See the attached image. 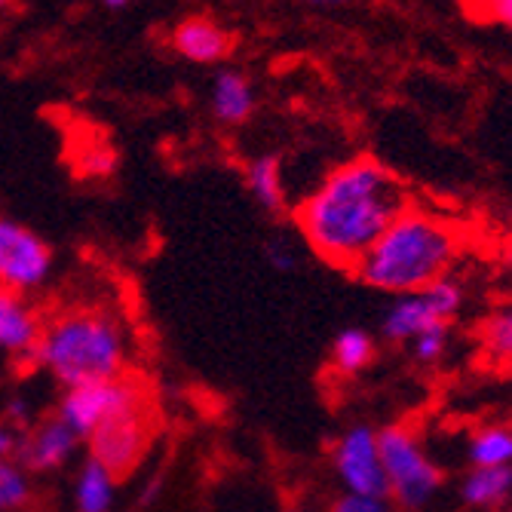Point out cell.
I'll return each instance as SVG.
<instances>
[{
	"label": "cell",
	"mask_w": 512,
	"mask_h": 512,
	"mask_svg": "<svg viewBox=\"0 0 512 512\" xmlns=\"http://www.w3.org/2000/svg\"><path fill=\"white\" fill-rule=\"evenodd\" d=\"M408 206L399 175L375 157H353L316 184L298 206L295 224L316 258L353 273Z\"/></svg>",
	"instance_id": "obj_1"
},
{
	"label": "cell",
	"mask_w": 512,
	"mask_h": 512,
	"mask_svg": "<svg viewBox=\"0 0 512 512\" xmlns=\"http://www.w3.org/2000/svg\"><path fill=\"white\" fill-rule=\"evenodd\" d=\"M463 243V227L454 218L408 206L356 264L353 276L368 289L396 298L417 295L451 276Z\"/></svg>",
	"instance_id": "obj_2"
},
{
	"label": "cell",
	"mask_w": 512,
	"mask_h": 512,
	"mask_svg": "<svg viewBox=\"0 0 512 512\" xmlns=\"http://www.w3.org/2000/svg\"><path fill=\"white\" fill-rule=\"evenodd\" d=\"M132 341L117 313L71 307L43 322L34 365L62 390L129 375Z\"/></svg>",
	"instance_id": "obj_3"
},
{
	"label": "cell",
	"mask_w": 512,
	"mask_h": 512,
	"mask_svg": "<svg viewBox=\"0 0 512 512\" xmlns=\"http://www.w3.org/2000/svg\"><path fill=\"white\" fill-rule=\"evenodd\" d=\"M142 408H148V387L132 375H123L114 381H96L62 390L53 414L86 445V439H92L99 430Z\"/></svg>",
	"instance_id": "obj_4"
},
{
	"label": "cell",
	"mask_w": 512,
	"mask_h": 512,
	"mask_svg": "<svg viewBox=\"0 0 512 512\" xmlns=\"http://www.w3.org/2000/svg\"><path fill=\"white\" fill-rule=\"evenodd\" d=\"M378 448L390 497L402 509L427 506L442 488L445 476L433 463V457L424 451L421 439L405 427H384L378 430Z\"/></svg>",
	"instance_id": "obj_5"
},
{
	"label": "cell",
	"mask_w": 512,
	"mask_h": 512,
	"mask_svg": "<svg viewBox=\"0 0 512 512\" xmlns=\"http://www.w3.org/2000/svg\"><path fill=\"white\" fill-rule=\"evenodd\" d=\"M56 273V249L34 227L0 212V286L25 298L43 292Z\"/></svg>",
	"instance_id": "obj_6"
},
{
	"label": "cell",
	"mask_w": 512,
	"mask_h": 512,
	"mask_svg": "<svg viewBox=\"0 0 512 512\" xmlns=\"http://www.w3.org/2000/svg\"><path fill=\"white\" fill-rule=\"evenodd\" d=\"M460 307H463V289L454 276H445L424 292L396 298L381 319V332L387 341L405 344L414 341L421 332L433 329V325H448Z\"/></svg>",
	"instance_id": "obj_7"
},
{
	"label": "cell",
	"mask_w": 512,
	"mask_h": 512,
	"mask_svg": "<svg viewBox=\"0 0 512 512\" xmlns=\"http://www.w3.org/2000/svg\"><path fill=\"white\" fill-rule=\"evenodd\" d=\"M332 467L344 494L375 497V500L390 497L381 448H378V430H371L365 424L344 430L332 448Z\"/></svg>",
	"instance_id": "obj_8"
},
{
	"label": "cell",
	"mask_w": 512,
	"mask_h": 512,
	"mask_svg": "<svg viewBox=\"0 0 512 512\" xmlns=\"http://www.w3.org/2000/svg\"><path fill=\"white\" fill-rule=\"evenodd\" d=\"M154 442V427H151V408L132 411L111 427L99 430L92 439H86V457L99 460L102 467H108L120 482L132 476L142 460L148 457Z\"/></svg>",
	"instance_id": "obj_9"
},
{
	"label": "cell",
	"mask_w": 512,
	"mask_h": 512,
	"mask_svg": "<svg viewBox=\"0 0 512 512\" xmlns=\"http://www.w3.org/2000/svg\"><path fill=\"white\" fill-rule=\"evenodd\" d=\"M83 454V439L62 424L56 414H43L25 430L19 463L31 476H53L68 470L74 460Z\"/></svg>",
	"instance_id": "obj_10"
},
{
	"label": "cell",
	"mask_w": 512,
	"mask_h": 512,
	"mask_svg": "<svg viewBox=\"0 0 512 512\" xmlns=\"http://www.w3.org/2000/svg\"><path fill=\"white\" fill-rule=\"evenodd\" d=\"M169 46L178 59L212 68V65H224L230 53H234V34L206 13H191L172 25Z\"/></svg>",
	"instance_id": "obj_11"
},
{
	"label": "cell",
	"mask_w": 512,
	"mask_h": 512,
	"mask_svg": "<svg viewBox=\"0 0 512 512\" xmlns=\"http://www.w3.org/2000/svg\"><path fill=\"white\" fill-rule=\"evenodd\" d=\"M43 322L46 319L31 298L0 286V353L10 359L31 362L40 332H43Z\"/></svg>",
	"instance_id": "obj_12"
},
{
	"label": "cell",
	"mask_w": 512,
	"mask_h": 512,
	"mask_svg": "<svg viewBox=\"0 0 512 512\" xmlns=\"http://www.w3.org/2000/svg\"><path fill=\"white\" fill-rule=\"evenodd\" d=\"M258 108V92L249 74L237 68H218L209 83V111L221 126H246Z\"/></svg>",
	"instance_id": "obj_13"
},
{
	"label": "cell",
	"mask_w": 512,
	"mask_h": 512,
	"mask_svg": "<svg viewBox=\"0 0 512 512\" xmlns=\"http://www.w3.org/2000/svg\"><path fill=\"white\" fill-rule=\"evenodd\" d=\"M117 494H120V479L108 467H102L99 460L83 457L77 463L74 488H71L74 512H114Z\"/></svg>",
	"instance_id": "obj_14"
},
{
	"label": "cell",
	"mask_w": 512,
	"mask_h": 512,
	"mask_svg": "<svg viewBox=\"0 0 512 512\" xmlns=\"http://www.w3.org/2000/svg\"><path fill=\"white\" fill-rule=\"evenodd\" d=\"M246 191L252 194V200L267 212V215H279L289 209V197H286V181H283V163L273 154H261L255 160L246 163Z\"/></svg>",
	"instance_id": "obj_15"
},
{
	"label": "cell",
	"mask_w": 512,
	"mask_h": 512,
	"mask_svg": "<svg viewBox=\"0 0 512 512\" xmlns=\"http://www.w3.org/2000/svg\"><path fill=\"white\" fill-rule=\"evenodd\" d=\"M512 497V467H479L460 482V500L476 509H497Z\"/></svg>",
	"instance_id": "obj_16"
},
{
	"label": "cell",
	"mask_w": 512,
	"mask_h": 512,
	"mask_svg": "<svg viewBox=\"0 0 512 512\" xmlns=\"http://www.w3.org/2000/svg\"><path fill=\"white\" fill-rule=\"evenodd\" d=\"M375 338H371L365 329H344L335 335L332 341V353H329V362L338 375L344 378H353L359 371H365L371 362H375Z\"/></svg>",
	"instance_id": "obj_17"
},
{
	"label": "cell",
	"mask_w": 512,
	"mask_h": 512,
	"mask_svg": "<svg viewBox=\"0 0 512 512\" xmlns=\"http://www.w3.org/2000/svg\"><path fill=\"white\" fill-rule=\"evenodd\" d=\"M467 457L473 470L479 467H512V427L509 424H488L470 436Z\"/></svg>",
	"instance_id": "obj_18"
},
{
	"label": "cell",
	"mask_w": 512,
	"mask_h": 512,
	"mask_svg": "<svg viewBox=\"0 0 512 512\" xmlns=\"http://www.w3.org/2000/svg\"><path fill=\"white\" fill-rule=\"evenodd\" d=\"M479 347L491 365H512V304L485 316L479 329Z\"/></svg>",
	"instance_id": "obj_19"
},
{
	"label": "cell",
	"mask_w": 512,
	"mask_h": 512,
	"mask_svg": "<svg viewBox=\"0 0 512 512\" xmlns=\"http://www.w3.org/2000/svg\"><path fill=\"white\" fill-rule=\"evenodd\" d=\"M34 500V476L19 460H0V512H25Z\"/></svg>",
	"instance_id": "obj_20"
},
{
	"label": "cell",
	"mask_w": 512,
	"mask_h": 512,
	"mask_svg": "<svg viewBox=\"0 0 512 512\" xmlns=\"http://www.w3.org/2000/svg\"><path fill=\"white\" fill-rule=\"evenodd\" d=\"M448 341H451V329L448 325H433V329L421 332L414 341H411V350H414V359L421 362H439L448 350Z\"/></svg>",
	"instance_id": "obj_21"
},
{
	"label": "cell",
	"mask_w": 512,
	"mask_h": 512,
	"mask_svg": "<svg viewBox=\"0 0 512 512\" xmlns=\"http://www.w3.org/2000/svg\"><path fill=\"white\" fill-rule=\"evenodd\" d=\"M0 421H7L19 430H28L34 421H37V411H34V402L25 396V393H13L4 405V414H0Z\"/></svg>",
	"instance_id": "obj_22"
},
{
	"label": "cell",
	"mask_w": 512,
	"mask_h": 512,
	"mask_svg": "<svg viewBox=\"0 0 512 512\" xmlns=\"http://www.w3.org/2000/svg\"><path fill=\"white\" fill-rule=\"evenodd\" d=\"M329 512H393L387 506V500H375V497H356V494H341L332 500Z\"/></svg>",
	"instance_id": "obj_23"
},
{
	"label": "cell",
	"mask_w": 512,
	"mask_h": 512,
	"mask_svg": "<svg viewBox=\"0 0 512 512\" xmlns=\"http://www.w3.org/2000/svg\"><path fill=\"white\" fill-rule=\"evenodd\" d=\"M470 16H485V22H497L503 28H512V0H491V4H473L467 7Z\"/></svg>",
	"instance_id": "obj_24"
},
{
	"label": "cell",
	"mask_w": 512,
	"mask_h": 512,
	"mask_svg": "<svg viewBox=\"0 0 512 512\" xmlns=\"http://www.w3.org/2000/svg\"><path fill=\"white\" fill-rule=\"evenodd\" d=\"M22 436L25 430L0 421V460H19V448H22Z\"/></svg>",
	"instance_id": "obj_25"
},
{
	"label": "cell",
	"mask_w": 512,
	"mask_h": 512,
	"mask_svg": "<svg viewBox=\"0 0 512 512\" xmlns=\"http://www.w3.org/2000/svg\"><path fill=\"white\" fill-rule=\"evenodd\" d=\"M267 258H270V264H273L276 270H292V267L298 264L295 249H292V246H286V243H279V240L267 246Z\"/></svg>",
	"instance_id": "obj_26"
},
{
	"label": "cell",
	"mask_w": 512,
	"mask_h": 512,
	"mask_svg": "<svg viewBox=\"0 0 512 512\" xmlns=\"http://www.w3.org/2000/svg\"><path fill=\"white\" fill-rule=\"evenodd\" d=\"M105 10H114V13H120V10H129V4H126V0H111V4H105Z\"/></svg>",
	"instance_id": "obj_27"
},
{
	"label": "cell",
	"mask_w": 512,
	"mask_h": 512,
	"mask_svg": "<svg viewBox=\"0 0 512 512\" xmlns=\"http://www.w3.org/2000/svg\"><path fill=\"white\" fill-rule=\"evenodd\" d=\"M503 258H506V267L512 270V243L506 246V252H503Z\"/></svg>",
	"instance_id": "obj_28"
},
{
	"label": "cell",
	"mask_w": 512,
	"mask_h": 512,
	"mask_svg": "<svg viewBox=\"0 0 512 512\" xmlns=\"http://www.w3.org/2000/svg\"><path fill=\"white\" fill-rule=\"evenodd\" d=\"M503 218H506V221H509V227H512V203L506 206V215H503Z\"/></svg>",
	"instance_id": "obj_29"
},
{
	"label": "cell",
	"mask_w": 512,
	"mask_h": 512,
	"mask_svg": "<svg viewBox=\"0 0 512 512\" xmlns=\"http://www.w3.org/2000/svg\"><path fill=\"white\" fill-rule=\"evenodd\" d=\"M286 512H307V509H301V506H292V509H286Z\"/></svg>",
	"instance_id": "obj_30"
},
{
	"label": "cell",
	"mask_w": 512,
	"mask_h": 512,
	"mask_svg": "<svg viewBox=\"0 0 512 512\" xmlns=\"http://www.w3.org/2000/svg\"><path fill=\"white\" fill-rule=\"evenodd\" d=\"M4 10H7V4H0V13H4Z\"/></svg>",
	"instance_id": "obj_31"
},
{
	"label": "cell",
	"mask_w": 512,
	"mask_h": 512,
	"mask_svg": "<svg viewBox=\"0 0 512 512\" xmlns=\"http://www.w3.org/2000/svg\"><path fill=\"white\" fill-rule=\"evenodd\" d=\"M506 512H512V509H506Z\"/></svg>",
	"instance_id": "obj_32"
}]
</instances>
